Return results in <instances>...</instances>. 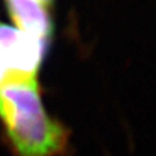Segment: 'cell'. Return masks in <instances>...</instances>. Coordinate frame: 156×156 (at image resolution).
Instances as JSON below:
<instances>
[{
    "label": "cell",
    "mask_w": 156,
    "mask_h": 156,
    "mask_svg": "<svg viewBox=\"0 0 156 156\" xmlns=\"http://www.w3.org/2000/svg\"><path fill=\"white\" fill-rule=\"evenodd\" d=\"M0 119L20 156H52L64 146L65 132L47 114L37 77L0 85Z\"/></svg>",
    "instance_id": "1"
},
{
    "label": "cell",
    "mask_w": 156,
    "mask_h": 156,
    "mask_svg": "<svg viewBox=\"0 0 156 156\" xmlns=\"http://www.w3.org/2000/svg\"><path fill=\"white\" fill-rule=\"evenodd\" d=\"M46 42L0 22V85L12 79L37 77Z\"/></svg>",
    "instance_id": "2"
},
{
    "label": "cell",
    "mask_w": 156,
    "mask_h": 156,
    "mask_svg": "<svg viewBox=\"0 0 156 156\" xmlns=\"http://www.w3.org/2000/svg\"><path fill=\"white\" fill-rule=\"evenodd\" d=\"M8 11L23 33L48 42L53 32V23L46 6L36 0H5Z\"/></svg>",
    "instance_id": "3"
},
{
    "label": "cell",
    "mask_w": 156,
    "mask_h": 156,
    "mask_svg": "<svg viewBox=\"0 0 156 156\" xmlns=\"http://www.w3.org/2000/svg\"><path fill=\"white\" fill-rule=\"evenodd\" d=\"M36 2L40 3V4H42V5H44V6H47V5H51V4H52L53 0H36Z\"/></svg>",
    "instance_id": "4"
}]
</instances>
